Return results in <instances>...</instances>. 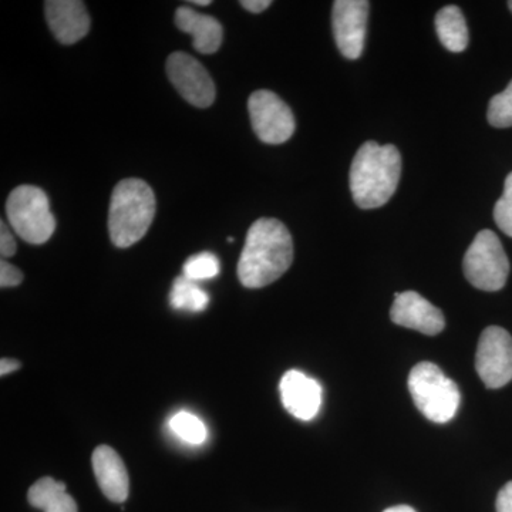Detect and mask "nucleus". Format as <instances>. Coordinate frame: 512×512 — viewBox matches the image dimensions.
Listing matches in <instances>:
<instances>
[{"instance_id": "nucleus-20", "label": "nucleus", "mask_w": 512, "mask_h": 512, "mask_svg": "<svg viewBox=\"0 0 512 512\" xmlns=\"http://www.w3.org/2000/svg\"><path fill=\"white\" fill-rule=\"evenodd\" d=\"M220 259L211 252H201L191 256L184 264V276L191 281H205L220 275Z\"/></svg>"}, {"instance_id": "nucleus-10", "label": "nucleus", "mask_w": 512, "mask_h": 512, "mask_svg": "<svg viewBox=\"0 0 512 512\" xmlns=\"http://www.w3.org/2000/svg\"><path fill=\"white\" fill-rule=\"evenodd\" d=\"M369 10L367 0H336L333 3V35L336 46L346 59L356 60L362 56Z\"/></svg>"}, {"instance_id": "nucleus-30", "label": "nucleus", "mask_w": 512, "mask_h": 512, "mask_svg": "<svg viewBox=\"0 0 512 512\" xmlns=\"http://www.w3.org/2000/svg\"><path fill=\"white\" fill-rule=\"evenodd\" d=\"M508 8H510V10L512 12V0H511V2H508Z\"/></svg>"}, {"instance_id": "nucleus-11", "label": "nucleus", "mask_w": 512, "mask_h": 512, "mask_svg": "<svg viewBox=\"0 0 512 512\" xmlns=\"http://www.w3.org/2000/svg\"><path fill=\"white\" fill-rule=\"evenodd\" d=\"M390 318L396 325L429 336L439 335L446 326L443 312L414 291L396 293Z\"/></svg>"}, {"instance_id": "nucleus-13", "label": "nucleus", "mask_w": 512, "mask_h": 512, "mask_svg": "<svg viewBox=\"0 0 512 512\" xmlns=\"http://www.w3.org/2000/svg\"><path fill=\"white\" fill-rule=\"evenodd\" d=\"M45 10L50 30L63 45H74L89 33V13L80 0H49Z\"/></svg>"}, {"instance_id": "nucleus-22", "label": "nucleus", "mask_w": 512, "mask_h": 512, "mask_svg": "<svg viewBox=\"0 0 512 512\" xmlns=\"http://www.w3.org/2000/svg\"><path fill=\"white\" fill-rule=\"evenodd\" d=\"M494 220L504 234L512 237V173L505 178L503 195L495 204Z\"/></svg>"}, {"instance_id": "nucleus-29", "label": "nucleus", "mask_w": 512, "mask_h": 512, "mask_svg": "<svg viewBox=\"0 0 512 512\" xmlns=\"http://www.w3.org/2000/svg\"><path fill=\"white\" fill-rule=\"evenodd\" d=\"M192 5L197 6H208L211 5V0H194V2H190Z\"/></svg>"}, {"instance_id": "nucleus-21", "label": "nucleus", "mask_w": 512, "mask_h": 512, "mask_svg": "<svg viewBox=\"0 0 512 512\" xmlns=\"http://www.w3.org/2000/svg\"><path fill=\"white\" fill-rule=\"evenodd\" d=\"M487 119L493 127H512V80L503 93L490 100Z\"/></svg>"}, {"instance_id": "nucleus-8", "label": "nucleus", "mask_w": 512, "mask_h": 512, "mask_svg": "<svg viewBox=\"0 0 512 512\" xmlns=\"http://www.w3.org/2000/svg\"><path fill=\"white\" fill-rule=\"evenodd\" d=\"M478 376L488 389H500L512 380V338L500 326L481 333L476 355Z\"/></svg>"}, {"instance_id": "nucleus-27", "label": "nucleus", "mask_w": 512, "mask_h": 512, "mask_svg": "<svg viewBox=\"0 0 512 512\" xmlns=\"http://www.w3.org/2000/svg\"><path fill=\"white\" fill-rule=\"evenodd\" d=\"M20 367V363L15 359H2L0 362V375L6 376L9 373L15 372Z\"/></svg>"}, {"instance_id": "nucleus-25", "label": "nucleus", "mask_w": 512, "mask_h": 512, "mask_svg": "<svg viewBox=\"0 0 512 512\" xmlns=\"http://www.w3.org/2000/svg\"><path fill=\"white\" fill-rule=\"evenodd\" d=\"M497 512H512V481L505 484L498 493Z\"/></svg>"}, {"instance_id": "nucleus-4", "label": "nucleus", "mask_w": 512, "mask_h": 512, "mask_svg": "<svg viewBox=\"0 0 512 512\" xmlns=\"http://www.w3.org/2000/svg\"><path fill=\"white\" fill-rule=\"evenodd\" d=\"M409 390L417 409L433 423H448L460 407V389L434 363L421 362L413 367Z\"/></svg>"}, {"instance_id": "nucleus-5", "label": "nucleus", "mask_w": 512, "mask_h": 512, "mask_svg": "<svg viewBox=\"0 0 512 512\" xmlns=\"http://www.w3.org/2000/svg\"><path fill=\"white\" fill-rule=\"evenodd\" d=\"M6 215L13 231L32 245L45 244L56 229L46 192L33 185H20L10 192Z\"/></svg>"}, {"instance_id": "nucleus-7", "label": "nucleus", "mask_w": 512, "mask_h": 512, "mask_svg": "<svg viewBox=\"0 0 512 512\" xmlns=\"http://www.w3.org/2000/svg\"><path fill=\"white\" fill-rule=\"evenodd\" d=\"M252 128L266 144H284L295 133V117L288 104L269 90H258L248 100Z\"/></svg>"}, {"instance_id": "nucleus-15", "label": "nucleus", "mask_w": 512, "mask_h": 512, "mask_svg": "<svg viewBox=\"0 0 512 512\" xmlns=\"http://www.w3.org/2000/svg\"><path fill=\"white\" fill-rule=\"evenodd\" d=\"M175 25L181 32L192 36V46L202 55H212L222 45L224 30L212 16L201 15L188 6H181L175 12Z\"/></svg>"}, {"instance_id": "nucleus-16", "label": "nucleus", "mask_w": 512, "mask_h": 512, "mask_svg": "<svg viewBox=\"0 0 512 512\" xmlns=\"http://www.w3.org/2000/svg\"><path fill=\"white\" fill-rule=\"evenodd\" d=\"M29 503L45 512H77L76 501L66 493V484L55 478H40L30 487Z\"/></svg>"}, {"instance_id": "nucleus-12", "label": "nucleus", "mask_w": 512, "mask_h": 512, "mask_svg": "<svg viewBox=\"0 0 512 512\" xmlns=\"http://www.w3.org/2000/svg\"><path fill=\"white\" fill-rule=\"evenodd\" d=\"M284 407L296 419L309 421L318 416L322 406V386L299 370H289L279 383Z\"/></svg>"}, {"instance_id": "nucleus-28", "label": "nucleus", "mask_w": 512, "mask_h": 512, "mask_svg": "<svg viewBox=\"0 0 512 512\" xmlns=\"http://www.w3.org/2000/svg\"><path fill=\"white\" fill-rule=\"evenodd\" d=\"M383 512H417L414 508L409 507V505H396V507L387 508L386 511Z\"/></svg>"}, {"instance_id": "nucleus-18", "label": "nucleus", "mask_w": 512, "mask_h": 512, "mask_svg": "<svg viewBox=\"0 0 512 512\" xmlns=\"http://www.w3.org/2000/svg\"><path fill=\"white\" fill-rule=\"evenodd\" d=\"M170 303L174 309L187 312H202L210 303L208 293L197 285V282L180 276L175 279L173 289L170 292Z\"/></svg>"}, {"instance_id": "nucleus-3", "label": "nucleus", "mask_w": 512, "mask_h": 512, "mask_svg": "<svg viewBox=\"0 0 512 512\" xmlns=\"http://www.w3.org/2000/svg\"><path fill=\"white\" fill-rule=\"evenodd\" d=\"M156 215V195L137 178L120 181L111 194L109 232L116 247L128 248L144 238Z\"/></svg>"}, {"instance_id": "nucleus-19", "label": "nucleus", "mask_w": 512, "mask_h": 512, "mask_svg": "<svg viewBox=\"0 0 512 512\" xmlns=\"http://www.w3.org/2000/svg\"><path fill=\"white\" fill-rule=\"evenodd\" d=\"M170 429L178 439L194 446L204 443L208 436L207 427L202 420L188 412L174 414L170 420Z\"/></svg>"}, {"instance_id": "nucleus-24", "label": "nucleus", "mask_w": 512, "mask_h": 512, "mask_svg": "<svg viewBox=\"0 0 512 512\" xmlns=\"http://www.w3.org/2000/svg\"><path fill=\"white\" fill-rule=\"evenodd\" d=\"M16 249H18V245H16L15 238H13L6 222L2 221V224H0V254H2V258L5 259L15 255Z\"/></svg>"}, {"instance_id": "nucleus-26", "label": "nucleus", "mask_w": 512, "mask_h": 512, "mask_svg": "<svg viewBox=\"0 0 512 512\" xmlns=\"http://www.w3.org/2000/svg\"><path fill=\"white\" fill-rule=\"evenodd\" d=\"M272 5L271 0H242L241 6L251 13H261Z\"/></svg>"}, {"instance_id": "nucleus-2", "label": "nucleus", "mask_w": 512, "mask_h": 512, "mask_svg": "<svg viewBox=\"0 0 512 512\" xmlns=\"http://www.w3.org/2000/svg\"><path fill=\"white\" fill-rule=\"evenodd\" d=\"M400 175L402 156L397 147L367 141L357 150L350 167V191L357 207L375 210L386 205L397 190Z\"/></svg>"}, {"instance_id": "nucleus-6", "label": "nucleus", "mask_w": 512, "mask_h": 512, "mask_svg": "<svg viewBox=\"0 0 512 512\" xmlns=\"http://www.w3.org/2000/svg\"><path fill=\"white\" fill-rule=\"evenodd\" d=\"M464 275L474 288L497 292L507 284L510 261L497 234L484 229L474 238L463 261Z\"/></svg>"}, {"instance_id": "nucleus-23", "label": "nucleus", "mask_w": 512, "mask_h": 512, "mask_svg": "<svg viewBox=\"0 0 512 512\" xmlns=\"http://www.w3.org/2000/svg\"><path fill=\"white\" fill-rule=\"evenodd\" d=\"M22 281V272L16 266L2 259V262H0V286L2 288H12V286L22 284Z\"/></svg>"}, {"instance_id": "nucleus-14", "label": "nucleus", "mask_w": 512, "mask_h": 512, "mask_svg": "<svg viewBox=\"0 0 512 512\" xmlns=\"http://www.w3.org/2000/svg\"><path fill=\"white\" fill-rule=\"evenodd\" d=\"M93 470L103 494L113 503H124L130 490L127 468L119 454L109 446H100L93 453Z\"/></svg>"}, {"instance_id": "nucleus-1", "label": "nucleus", "mask_w": 512, "mask_h": 512, "mask_svg": "<svg viewBox=\"0 0 512 512\" xmlns=\"http://www.w3.org/2000/svg\"><path fill=\"white\" fill-rule=\"evenodd\" d=\"M292 262L291 232L281 221L261 218L249 228L238 262V278L245 288H264L281 278Z\"/></svg>"}, {"instance_id": "nucleus-9", "label": "nucleus", "mask_w": 512, "mask_h": 512, "mask_svg": "<svg viewBox=\"0 0 512 512\" xmlns=\"http://www.w3.org/2000/svg\"><path fill=\"white\" fill-rule=\"evenodd\" d=\"M167 74L175 90L192 106L207 109L214 103V82L194 57L183 52L173 53L167 60Z\"/></svg>"}, {"instance_id": "nucleus-17", "label": "nucleus", "mask_w": 512, "mask_h": 512, "mask_svg": "<svg viewBox=\"0 0 512 512\" xmlns=\"http://www.w3.org/2000/svg\"><path fill=\"white\" fill-rule=\"evenodd\" d=\"M436 30L440 42L447 50L461 53L467 49L468 28L463 12L457 6H444L436 15Z\"/></svg>"}]
</instances>
